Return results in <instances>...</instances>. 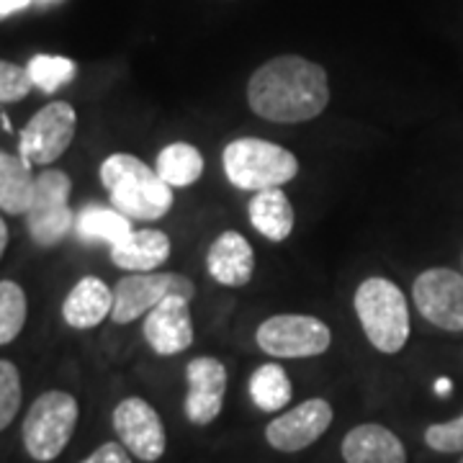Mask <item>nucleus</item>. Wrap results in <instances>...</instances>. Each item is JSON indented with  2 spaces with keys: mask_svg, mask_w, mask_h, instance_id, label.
Segmentation results:
<instances>
[{
  "mask_svg": "<svg viewBox=\"0 0 463 463\" xmlns=\"http://www.w3.org/2000/svg\"><path fill=\"white\" fill-rule=\"evenodd\" d=\"M248 103L265 121H312L330 103L327 70L298 54L273 57L250 75Z\"/></svg>",
  "mask_w": 463,
  "mask_h": 463,
  "instance_id": "f257e3e1",
  "label": "nucleus"
},
{
  "mask_svg": "<svg viewBox=\"0 0 463 463\" xmlns=\"http://www.w3.org/2000/svg\"><path fill=\"white\" fill-rule=\"evenodd\" d=\"M99 175L114 209L134 222H157L173 209V188L157 175L155 167L134 155H109L100 163Z\"/></svg>",
  "mask_w": 463,
  "mask_h": 463,
  "instance_id": "f03ea898",
  "label": "nucleus"
},
{
  "mask_svg": "<svg viewBox=\"0 0 463 463\" xmlns=\"http://www.w3.org/2000/svg\"><path fill=\"white\" fill-rule=\"evenodd\" d=\"M353 307L368 343L376 350L394 355L407 345L410 307L397 283L389 279H365L355 291Z\"/></svg>",
  "mask_w": 463,
  "mask_h": 463,
  "instance_id": "7ed1b4c3",
  "label": "nucleus"
},
{
  "mask_svg": "<svg viewBox=\"0 0 463 463\" xmlns=\"http://www.w3.org/2000/svg\"><path fill=\"white\" fill-rule=\"evenodd\" d=\"M224 175L240 191H268L281 188L283 183L294 181L298 173V160L294 152H288L276 142L242 137L224 147L222 155Z\"/></svg>",
  "mask_w": 463,
  "mask_h": 463,
  "instance_id": "20e7f679",
  "label": "nucleus"
},
{
  "mask_svg": "<svg viewBox=\"0 0 463 463\" xmlns=\"http://www.w3.org/2000/svg\"><path fill=\"white\" fill-rule=\"evenodd\" d=\"M78 417H80V404L67 392L52 389L33 399L24 420L26 453L39 463L54 461L70 443Z\"/></svg>",
  "mask_w": 463,
  "mask_h": 463,
  "instance_id": "39448f33",
  "label": "nucleus"
},
{
  "mask_svg": "<svg viewBox=\"0 0 463 463\" xmlns=\"http://www.w3.org/2000/svg\"><path fill=\"white\" fill-rule=\"evenodd\" d=\"M72 181L65 170L44 167L36 175L33 199L26 212V227L39 248H54L75 227V214L70 209Z\"/></svg>",
  "mask_w": 463,
  "mask_h": 463,
  "instance_id": "423d86ee",
  "label": "nucleus"
},
{
  "mask_svg": "<svg viewBox=\"0 0 463 463\" xmlns=\"http://www.w3.org/2000/svg\"><path fill=\"white\" fill-rule=\"evenodd\" d=\"M196 286L181 273H132L114 286V309L111 322L129 325L139 317L149 315L157 304L170 297L194 298Z\"/></svg>",
  "mask_w": 463,
  "mask_h": 463,
  "instance_id": "0eeeda50",
  "label": "nucleus"
},
{
  "mask_svg": "<svg viewBox=\"0 0 463 463\" xmlns=\"http://www.w3.org/2000/svg\"><path fill=\"white\" fill-rule=\"evenodd\" d=\"M258 347L273 358H315L332 345L330 327L309 315H276L255 332Z\"/></svg>",
  "mask_w": 463,
  "mask_h": 463,
  "instance_id": "6e6552de",
  "label": "nucleus"
},
{
  "mask_svg": "<svg viewBox=\"0 0 463 463\" xmlns=\"http://www.w3.org/2000/svg\"><path fill=\"white\" fill-rule=\"evenodd\" d=\"M75 129H78L75 109L65 100H52L44 109H39L32 116V121L24 127L18 152L32 165L50 167L72 145Z\"/></svg>",
  "mask_w": 463,
  "mask_h": 463,
  "instance_id": "1a4fd4ad",
  "label": "nucleus"
},
{
  "mask_svg": "<svg viewBox=\"0 0 463 463\" xmlns=\"http://www.w3.org/2000/svg\"><path fill=\"white\" fill-rule=\"evenodd\" d=\"M417 312L430 325L448 332H463V276L450 268L422 270L412 286Z\"/></svg>",
  "mask_w": 463,
  "mask_h": 463,
  "instance_id": "9d476101",
  "label": "nucleus"
},
{
  "mask_svg": "<svg viewBox=\"0 0 463 463\" xmlns=\"http://www.w3.org/2000/svg\"><path fill=\"white\" fill-rule=\"evenodd\" d=\"M114 430L118 443L132 453L134 458L155 463L165 453V425L157 410L142 397H127L114 410Z\"/></svg>",
  "mask_w": 463,
  "mask_h": 463,
  "instance_id": "9b49d317",
  "label": "nucleus"
},
{
  "mask_svg": "<svg viewBox=\"0 0 463 463\" xmlns=\"http://www.w3.org/2000/svg\"><path fill=\"white\" fill-rule=\"evenodd\" d=\"M332 417L335 412L327 399H307L294 410L270 420L265 428V440L281 453H298L330 430Z\"/></svg>",
  "mask_w": 463,
  "mask_h": 463,
  "instance_id": "f8f14e48",
  "label": "nucleus"
},
{
  "mask_svg": "<svg viewBox=\"0 0 463 463\" xmlns=\"http://www.w3.org/2000/svg\"><path fill=\"white\" fill-rule=\"evenodd\" d=\"M185 381H188L185 417L199 428L212 425L224 407L227 368L212 355H199L185 365Z\"/></svg>",
  "mask_w": 463,
  "mask_h": 463,
  "instance_id": "ddd939ff",
  "label": "nucleus"
},
{
  "mask_svg": "<svg viewBox=\"0 0 463 463\" xmlns=\"http://www.w3.org/2000/svg\"><path fill=\"white\" fill-rule=\"evenodd\" d=\"M188 304V298L170 297L145 319L142 335L157 355H178L194 345V319Z\"/></svg>",
  "mask_w": 463,
  "mask_h": 463,
  "instance_id": "4468645a",
  "label": "nucleus"
},
{
  "mask_svg": "<svg viewBox=\"0 0 463 463\" xmlns=\"http://www.w3.org/2000/svg\"><path fill=\"white\" fill-rule=\"evenodd\" d=\"M206 268H209V276L219 286L240 288V286L250 283L252 273H255L252 245L240 232H222L212 242V248H209Z\"/></svg>",
  "mask_w": 463,
  "mask_h": 463,
  "instance_id": "2eb2a0df",
  "label": "nucleus"
},
{
  "mask_svg": "<svg viewBox=\"0 0 463 463\" xmlns=\"http://www.w3.org/2000/svg\"><path fill=\"white\" fill-rule=\"evenodd\" d=\"M114 309V288L96 276H85L62 301V319L72 330H93Z\"/></svg>",
  "mask_w": 463,
  "mask_h": 463,
  "instance_id": "dca6fc26",
  "label": "nucleus"
},
{
  "mask_svg": "<svg viewBox=\"0 0 463 463\" xmlns=\"http://www.w3.org/2000/svg\"><path fill=\"white\" fill-rule=\"evenodd\" d=\"M345 463H407V450L394 432L376 422H365L343 438Z\"/></svg>",
  "mask_w": 463,
  "mask_h": 463,
  "instance_id": "f3484780",
  "label": "nucleus"
},
{
  "mask_svg": "<svg viewBox=\"0 0 463 463\" xmlns=\"http://www.w3.org/2000/svg\"><path fill=\"white\" fill-rule=\"evenodd\" d=\"M170 237L160 230H132L111 245V263L129 273H155L170 258Z\"/></svg>",
  "mask_w": 463,
  "mask_h": 463,
  "instance_id": "a211bd4d",
  "label": "nucleus"
},
{
  "mask_svg": "<svg viewBox=\"0 0 463 463\" xmlns=\"http://www.w3.org/2000/svg\"><path fill=\"white\" fill-rule=\"evenodd\" d=\"M250 224L270 242H283L294 232V206L283 188L258 191L248 206Z\"/></svg>",
  "mask_w": 463,
  "mask_h": 463,
  "instance_id": "6ab92c4d",
  "label": "nucleus"
},
{
  "mask_svg": "<svg viewBox=\"0 0 463 463\" xmlns=\"http://www.w3.org/2000/svg\"><path fill=\"white\" fill-rule=\"evenodd\" d=\"M36 178L32 175V163L21 155L0 149V212L14 216H26L33 199Z\"/></svg>",
  "mask_w": 463,
  "mask_h": 463,
  "instance_id": "aec40b11",
  "label": "nucleus"
},
{
  "mask_svg": "<svg viewBox=\"0 0 463 463\" xmlns=\"http://www.w3.org/2000/svg\"><path fill=\"white\" fill-rule=\"evenodd\" d=\"M155 170L170 188H185L199 181L203 173V157L194 145L188 142H173L160 149Z\"/></svg>",
  "mask_w": 463,
  "mask_h": 463,
  "instance_id": "412c9836",
  "label": "nucleus"
},
{
  "mask_svg": "<svg viewBox=\"0 0 463 463\" xmlns=\"http://www.w3.org/2000/svg\"><path fill=\"white\" fill-rule=\"evenodd\" d=\"M132 219L124 216L114 206H85L75 216V230L83 240H93V242H109L116 245L121 242L129 232H132Z\"/></svg>",
  "mask_w": 463,
  "mask_h": 463,
  "instance_id": "4be33fe9",
  "label": "nucleus"
},
{
  "mask_svg": "<svg viewBox=\"0 0 463 463\" xmlns=\"http://www.w3.org/2000/svg\"><path fill=\"white\" fill-rule=\"evenodd\" d=\"M248 389L252 404L263 412H279L291 402V394H294L288 373L276 364L258 365V371L250 376Z\"/></svg>",
  "mask_w": 463,
  "mask_h": 463,
  "instance_id": "5701e85b",
  "label": "nucleus"
},
{
  "mask_svg": "<svg viewBox=\"0 0 463 463\" xmlns=\"http://www.w3.org/2000/svg\"><path fill=\"white\" fill-rule=\"evenodd\" d=\"M29 315L26 291L16 281H0V345L14 343Z\"/></svg>",
  "mask_w": 463,
  "mask_h": 463,
  "instance_id": "b1692460",
  "label": "nucleus"
},
{
  "mask_svg": "<svg viewBox=\"0 0 463 463\" xmlns=\"http://www.w3.org/2000/svg\"><path fill=\"white\" fill-rule=\"evenodd\" d=\"M26 72L32 78L33 88H39L44 93H57L62 85L75 78L78 65L67 57H60V54H36L26 65Z\"/></svg>",
  "mask_w": 463,
  "mask_h": 463,
  "instance_id": "393cba45",
  "label": "nucleus"
},
{
  "mask_svg": "<svg viewBox=\"0 0 463 463\" xmlns=\"http://www.w3.org/2000/svg\"><path fill=\"white\" fill-rule=\"evenodd\" d=\"M21 376L11 361H0V432L5 430L21 410Z\"/></svg>",
  "mask_w": 463,
  "mask_h": 463,
  "instance_id": "a878e982",
  "label": "nucleus"
},
{
  "mask_svg": "<svg viewBox=\"0 0 463 463\" xmlns=\"http://www.w3.org/2000/svg\"><path fill=\"white\" fill-rule=\"evenodd\" d=\"M32 78L26 67L0 60V103H16L32 93Z\"/></svg>",
  "mask_w": 463,
  "mask_h": 463,
  "instance_id": "bb28decb",
  "label": "nucleus"
},
{
  "mask_svg": "<svg viewBox=\"0 0 463 463\" xmlns=\"http://www.w3.org/2000/svg\"><path fill=\"white\" fill-rule=\"evenodd\" d=\"M425 443L435 453H463V414L450 422H438L425 430Z\"/></svg>",
  "mask_w": 463,
  "mask_h": 463,
  "instance_id": "cd10ccee",
  "label": "nucleus"
},
{
  "mask_svg": "<svg viewBox=\"0 0 463 463\" xmlns=\"http://www.w3.org/2000/svg\"><path fill=\"white\" fill-rule=\"evenodd\" d=\"M80 463H132V453L121 443H103Z\"/></svg>",
  "mask_w": 463,
  "mask_h": 463,
  "instance_id": "c85d7f7f",
  "label": "nucleus"
},
{
  "mask_svg": "<svg viewBox=\"0 0 463 463\" xmlns=\"http://www.w3.org/2000/svg\"><path fill=\"white\" fill-rule=\"evenodd\" d=\"M29 5H32V0H0V21L29 8Z\"/></svg>",
  "mask_w": 463,
  "mask_h": 463,
  "instance_id": "c756f323",
  "label": "nucleus"
},
{
  "mask_svg": "<svg viewBox=\"0 0 463 463\" xmlns=\"http://www.w3.org/2000/svg\"><path fill=\"white\" fill-rule=\"evenodd\" d=\"M5 248H8V224H5L3 216H0V258H3Z\"/></svg>",
  "mask_w": 463,
  "mask_h": 463,
  "instance_id": "7c9ffc66",
  "label": "nucleus"
},
{
  "mask_svg": "<svg viewBox=\"0 0 463 463\" xmlns=\"http://www.w3.org/2000/svg\"><path fill=\"white\" fill-rule=\"evenodd\" d=\"M435 392L440 394V397H448V392H450V381L448 379H440L435 383Z\"/></svg>",
  "mask_w": 463,
  "mask_h": 463,
  "instance_id": "2f4dec72",
  "label": "nucleus"
},
{
  "mask_svg": "<svg viewBox=\"0 0 463 463\" xmlns=\"http://www.w3.org/2000/svg\"><path fill=\"white\" fill-rule=\"evenodd\" d=\"M42 3H52V0H42Z\"/></svg>",
  "mask_w": 463,
  "mask_h": 463,
  "instance_id": "473e14b6",
  "label": "nucleus"
},
{
  "mask_svg": "<svg viewBox=\"0 0 463 463\" xmlns=\"http://www.w3.org/2000/svg\"><path fill=\"white\" fill-rule=\"evenodd\" d=\"M458 463H463V458H461V461H458Z\"/></svg>",
  "mask_w": 463,
  "mask_h": 463,
  "instance_id": "72a5a7b5",
  "label": "nucleus"
}]
</instances>
